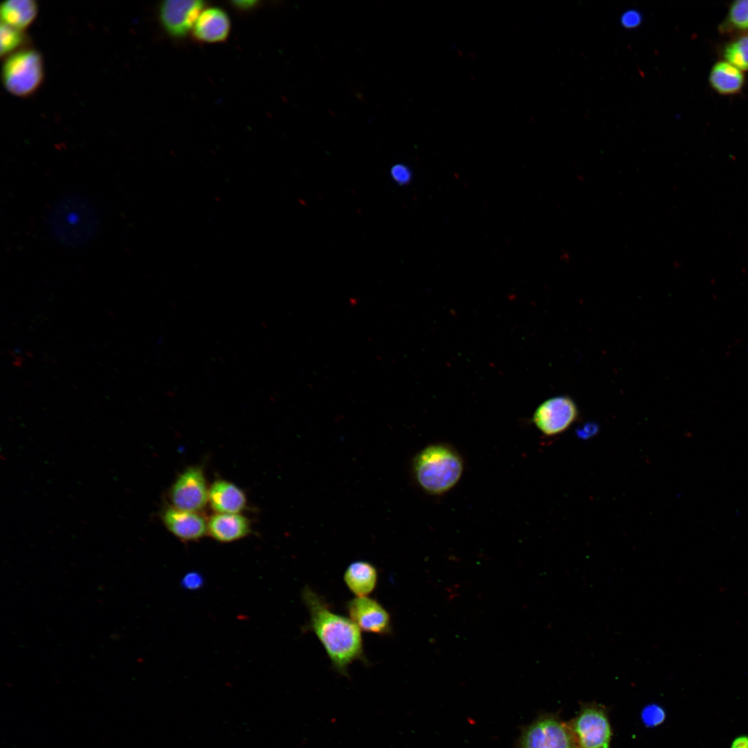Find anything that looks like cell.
Listing matches in <instances>:
<instances>
[{"mask_svg":"<svg viewBox=\"0 0 748 748\" xmlns=\"http://www.w3.org/2000/svg\"><path fill=\"white\" fill-rule=\"evenodd\" d=\"M230 28L226 12L220 8L212 7L201 12L193 28V35L201 42H221L227 38Z\"/></svg>","mask_w":748,"mask_h":748,"instance_id":"13","label":"cell"},{"mask_svg":"<svg viewBox=\"0 0 748 748\" xmlns=\"http://www.w3.org/2000/svg\"><path fill=\"white\" fill-rule=\"evenodd\" d=\"M301 598L309 612L307 625L318 638L332 668L348 677V667L354 661L366 662L362 630L349 618L334 612L325 600L309 587L303 588Z\"/></svg>","mask_w":748,"mask_h":748,"instance_id":"1","label":"cell"},{"mask_svg":"<svg viewBox=\"0 0 748 748\" xmlns=\"http://www.w3.org/2000/svg\"><path fill=\"white\" fill-rule=\"evenodd\" d=\"M183 585L188 589H195L201 586L202 583V577L199 573L195 572L189 573L186 574L183 578Z\"/></svg>","mask_w":748,"mask_h":748,"instance_id":"24","label":"cell"},{"mask_svg":"<svg viewBox=\"0 0 748 748\" xmlns=\"http://www.w3.org/2000/svg\"><path fill=\"white\" fill-rule=\"evenodd\" d=\"M578 417L576 402L567 395L546 400L535 411L533 422L546 436H554L567 430Z\"/></svg>","mask_w":748,"mask_h":748,"instance_id":"8","label":"cell"},{"mask_svg":"<svg viewBox=\"0 0 748 748\" xmlns=\"http://www.w3.org/2000/svg\"><path fill=\"white\" fill-rule=\"evenodd\" d=\"M725 61L742 71H748V35L727 43L722 51Z\"/></svg>","mask_w":748,"mask_h":748,"instance_id":"18","label":"cell"},{"mask_svg":"<svg viewBox=\"0 0 748 748\" xmlns=\"http://www.w3.org/2000/svg\"><path fill=\"white\" fill-rule=\"evenodd\" d=\"M204 6L205 2L199 0L165 1L159 6L161 25L170 36L183 37L194 26Z\"/></svg>","mask_w":748,"mask_h":748,"instance_id":"9","label":"cell"},{"mask_svg":"<svg viewBox=\"0 0 748 748\" xmlns=\"http://www.w3.org/2000/svg\"><path fill=\"white\" fill-rule=\"evenodd\" d=\"M731 748H748V736L742 735L736 737L733 740Z\"/></svg>","mask_w":748,"mask_h":748,"instance_id":"26","label":"cell"},{"mask_svg":"<svg viewBox=\"0 0 748 748\" xmlns=\"http://www.w3.org/2000/svg\"><path fill=\"white\" fill-rule=\"evenodd\" d=\"M38 6L33 0H8L0 6L1 23L24 31L35 20Z\"/></svg>","mask_w":748,"mask_h":748,"instance_id":"16","label":"cell"},{"mask_svg":"<svg viewBox=\"0 0 748 748\" xmlns=\"http://www.w3.org/2000/svg\"><path fill=\"white\" fill-rule=\"evenodd\" d=\"M464 469L459 453L451 445L436 443L417 454L413 463L416 482L427 493L439 495L453 488Z\"/></svg>","mask_w":748,"mask_h":748,"instance_id":"2","label":"cell"},{"mask_svg":"<svg viewBox=\"0 0 748 748\" xmlns=\"http://www.w3.org/2000/svg\"><path fill=\"white\" fill-rule=\"evenodd\" d=\"M642 21L641 14L634 10L625 11L621 17V23L626 28L637 27Z\"/></svg>","mask_w":748,"mask_h":748,"instance_id":"23","label":"cell"},{"mask_svg":"<svg viewBox=\"0 0 748 748\" xmlns=\"http://www.w3.org/2000/svg\"><path fill=\"white\" fill-rule=\"evenodd\" d=\"M166 528L183 542L198 541L208 533V519L200 513L166 506L161 513Z\"/></svg>","mask_w":748,"mask_h":748,"instance_id":"11","label":"cell"},{"mask_svg":"<svg viewBox=\"0 0 748 748\" xmlns=\"http://www.w3.org/2000/svg\"><path fill=\"white\" fill-rule=\"evenodd\" d=\"M207 525L208 534L222 543L242 539L251 531L249 519L240 513H215L208 519Z\"/></svg>","mask_w":748,"mask_h":748,"instance_id":"12","label":"cell"},{"mask_svg":"<svg viewBox=\"0 0 748 748\" xmlns=\"http://www.w3.org/2000/svg\"><path fill=\"white\" fill-rule=\"evenodd\" d=\"M344 580L356 596H368L375 589L377 571L371 563L355 561L350 564L344 574Z\"/></svg>","mask_w":748,"mask_h":748,"instance_id":"15","label":"cell"},{"mask_svg":"<svg viewBox=\"0 0 748 748\" xmlns=\"http://www.w3.org/2000/svg\"><path fill=\"white\" fill-rule=\"evenodd\" d=\"M517 748H576V745L570 723L545 714L524 728Z\"/></svg>","mask_w":748,"mask_h":748,"instance_id":"5","label":"cell"},{"mask_svg":"<svg viewBox=\"0 0 748 748\" xmlns=\"http://www.w3.org/2000/svg\"><path fill=\"white\" fill-rule=\"evenodd\" d=\"M26 36L24 31L1 23L0 27V55L6 57L10 54L21 49L25 43Z\"/></svg>","mask_w":748,"mask_h":748,"instance_id":"20","label":"cell"},{"mask_svg":"<svg viewBox=\"0 0 748 748\" xmlns=\"http://www.w3.org/2000/svg\"><path fill=\"white\" fill-rule=\"evenodd\" d=\"M346 608L350 618L361 630L380 635L391 632L390 614L377 600L356 596L347 603Z\"/></svg>","mask_w":748,"mask_h":748,"instance_id":"10","label":"cell"},{"mask_svg":"<svg viewBox=\"0 0 748 748\" xmlns=\"http://www.w3.org/2000/svg\"><path fill=\"white\" fill-rule=\"evenodd\" d=\"M44 78V64L41 53L34 48H23L5 57L1 80L10 94L26 98L35 93Z\"/></svg>","mask_w":748,"mask_h":748,"instance_id":"4","label":"cell"},{"mask_svg":"<svg viewBox=\"0 0 748 748\" xmlns=\"http://www.w3.org/2000/svg\"><path fill=\"white\" fill-rule=\"evenodd\" d=\"M232 5L237 9L248 10L255 8L258 1H232Z\"/></svg>","mask_w":748,"mask_h":748,"instance_id":"25","label":"cell"},{"mask_svg":"<svg viewBox=\"0 0 748 748\" xmlns=\"http://www.w3.org/2000/svg\"><path fill=\"white\" fill-rule=\"evenodd\" d=\"M569 723L576 748H610L612 730L604 708L584 705Z\"/></svg>","mask_w":748,"mask_h":748,"instance_id":"6","label":"cell"},{"mask_svg":"<svg viewBox=\"0 0 748 748\" xmlns=\"http://www.w3.org/2000/svg\"><path fill=\"white\" fill-rule=\"evenodd\" d=\"M208 490L203 469L198 465L189 466L172 483L168 498L176 508L200 513L208 504Z\"/></svg>","mask_w":748,"mask_h":748,"instance_id":"7","label":"cell"},{"mask_svg":"<svg viewBox=\"0 0 748 748\" xmlns=\"http://www.w3.org/2000/svg\"><path fill=\"white\" fill-rule=\"evenodd\" d=\"M391 174L393 180L399 184H408L411 179L409 168L403 164L393 166L391 170Z\"/></svg>","mask_w":748,"mask_h":748,"instance_id":"22","label":"cell"},{"mask_svg":"<svg viewBox=\"0 0 748 748\" xmlns=\"http://www.w3.org/2000/svg\"><path fill=\"white\" fill-rule=\"evenodd\" d=\"M709 84L718 93L732 95L741 91L745 84L742 71L725 60L716 62L709 76Z\"/></svg>","mask_w":748,"mask_h":748,"instance_id":"17","label":"cell"},{"mask_svg":"<svg viewBox=\"0 0 748 748\" xmlns=\"http://www.w3.org/2000/svg\"><path fill=\"white\" fill-rule=\"evenodd\" d=\"M666 713L661 706L657 704L646 706L642 711L641 718L645 725L655 727L661 724L665 720Z\"/></svg>","mask_w":748,"mask_h":748,"instance_id":"21","label":"cell"},{"mask_svg":"<svg viewBox=\"0 0 748 748\" xmlns=\"http://www.w3.org/2000/svg\"><path fill=\"white\" fill-rule=\"evenodd\" d=\"M721 30L724 32L748 30V0H738L732 3Z\"/></svg>","mask_w":748,"mask_h":748,"instance_id":"19","label":"cell"},{"mask_svg":"<svg viewBox=\"0 0 748 748\" xmlns=\"http://www.w3.org/2000/svg\"><path fill=\"white\" fill-rule=\"evenodd\" d=\"M244 491L224 479L214 481L208 490V504L215 513H240L247 506Z\"/></svg>","mask_w":748,"mask_h":748,"instance_id":"14","label":"cell"},{"mask_svg":"<svg viewBox=\"0 0 748 748\" xmlns=\"http://www.w3.org/2000/svg\"><path fill=\"white\" fill-rule=\"evenodd\" d=\"M53 236L62 244L82 247L94 237L99 216L93 206L84 197L67 195L59 200L49 215Z\"/></svg>","mask_w":748,"mask_h":748,"instance_id":"3","label":"cell"}]
</instances>
